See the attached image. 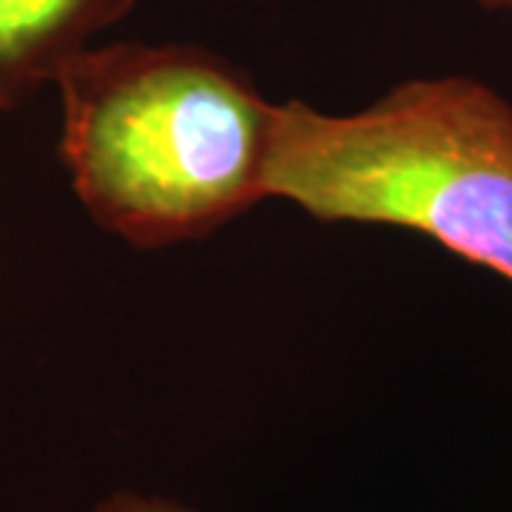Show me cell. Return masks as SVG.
Here are the masks:
<instances>
[{
	"label": "cell",
	"instance_id": "obj_1",
	"mask_svg": "<svg viewBox=\"0 0 512 512\" xmlns=\"http://www.w3.org/2000/svg\"><path fill=\"white\" fill-rule=\"evenodd\" d=\"M55 89L74 197L131 248L211 237L271 200L276 103L228 57L194 43H97Z\"/></svg>",
	"mask_w": 512,
	"mask_h": 512
},
{
	"label": "cell",
	"instance_id": "obj_2",
	"mask_svg": "<svg viewBox=\"0 0 512 512\" xmlns=\"http://www.w3.org/2000/svg\"><path fill=\"white\" fill-rule=\"evenodd\" d=\"M268 197L416 231L512 282V103L464 74L404 80L345 114L291 97L276 103Z\"/></svg>",
	"mask_w": 512,
	"mask_h": 512
},
{
	"label": "cell",
	"instance_id": "obj_3",
	"mask_svg": "<svg viewBox=\"0 0 512 512\" xmlns=\"http://www.w3.org/2000/svg\"><path fill=\"white\" fill-rule=\"evenodd\" d=\"M134 6L137 0H0V111L55 86L74 57Z\"/></svg>",
	"mask_w": 512,
	"mask_h": 512
},
{
	"label": "cell",
	"instance_id": "obj_4",
	"mask_svg": "<svg viewBox=\"0 0 512 512\" xmlns=\"http://www.w3.org/2000/svg\"><path fill=\"white\" fill-rule=\"evenodd\" d=\"M86 512H208L180 501L174 495L143 493V490H114L94 501Z\"/></svg>",
	"mask_w": 512,
	"mask_h": 512
},
{
	"label": "cell",
	"instance_id": "obj_5",
	"mask_svg": "<svg viewBox=\"0 0 512 512\" xmlns=\"http://www.w3.org/2000/svg\"><path fill=\"white\" fill-rule=\"evenodd\" d=\"M487 12H510L512 15V0H478Z\"/></svg>",
	"mask_w": 512,
	"mask_h": 512
},
{
	"label": "cell",
	"instance_id": "obj_6",
	"mask_svg": "<svg viewBox=\"0 0 512 512\" xmlns=\"http://www.w3.org/2000/svg\"><path fill=\"white\" fill-rule=\"evenodd\" d=\"M0 117H3V111H0Z\"/></svg>",
	"mask_w": 512,
	"mask_h": 512
}]
</instances>
